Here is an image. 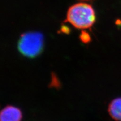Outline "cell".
I'll use <instances>...</instances> for the list:
<instances>
[{
  "mask_svg": "<svg viewBox=\"0 0 121 121\" xmlns=\"http://www.w3.org/2000/svg\"><path fill=\"white\" fill-rule=\"evenodd\" d=\"M22 117V111L19 108L8 105L1 110L0 121H21Z\"/></svg>",
  "mask_w": 121,
  "mask_h": 121,
  "instance_id": "3",
  "label": "cell"
},
{
  "mask_svg": "<svg viewBox=\"0 0 121 121\" xmlns=\"http://www.w3.org/2000/svg\"><path fill=\"white\" fill-rule=\"evenodd\" d=\"M69 29L68 28H67V26H63L62 28V32H65L66 33H67L68 31H69V30H68Z\"/></svg>",
  "mask_w": 121,
  "mask_h": 121,
  "instance_id": "6",
  "label": "cell"
},
{
  "mask_svg": "<svg viewBox=\"0 0 121 121\" xmlns=\"http://www.w3.org/2000/svg\"><path fill=\"white\" fill-rule=\"evenodd\" d=\"M80 39L83 43H88L90 41V37L89 34L87 32L82 31L80 34Z\"/></svg>",
  "mask_w": 121,
  "mask_h": 121,
  "instance_id": "5",
  "label": "cell"
},
{
  "mask_svg": "<svg viewBox=\"0 0 121 121\" xmlns=\"http://www.w3.org/2000/svg\"><path fill=\"white\" fill-rule=\"evenodd\" d=\"M67 21L76 28L89 29L95 21L94 10L90 4L78 3L69 7L67 11Z\"/></svg>",
  "mask_w": 121,
  "mask_h": 121,
  "instance_id": "1",
  "label": "cell"
},
{
  "mask_svg": "<svg viewBox=\"0 0 121 121\" xmlns=\"http://www.w3.org/2000/svg\"><path fill=\"white\" fill-rule=\"evenodd\" d=\"M108 112L114 120L121 121V98L112 101L108 107Z\"/></svg>",
  "mask_w": 121,
  "mask_h": 121,
  "instance_id": "4",
  "label": "cell"
},
{
  "mask_svg": "<svg viewBox=\"0 0 121 121\" xmlns=\"http://www.w3.org/2000/svg\"><path fill=\"white\" fill-rule=\"evenodd\" d=\"M43 45V37L40 33H27L22 35L20 39L19 49L25 56L34 57L41 52Z\"/></svg>",
  "mask_w": 121,
  "mask_h": 121,
  "instance_id": "2",
  "label": "cell"
}]
</instances>
